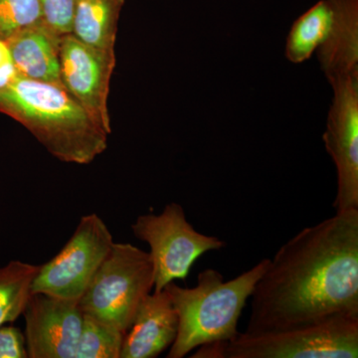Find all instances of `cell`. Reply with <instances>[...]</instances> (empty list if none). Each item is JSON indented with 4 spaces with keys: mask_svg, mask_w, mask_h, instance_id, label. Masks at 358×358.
I'll use <instances>...</instances> for the list:
<instances>
[{
    "mask_svg": "<svg viewBox=\"0 0 358 358\" xmlns=\"http://www.w3.org/2000/svg\"><path fill=\"white\" fill-rule=\"evenodd\" d=\"M0 114L22 124L60 162L89 164L108 148L110 134L60 85L17 74L0 89Z\"/></svg>",
    "mask_w": 358,
    "mask_h": 358,
    "instance_id": "cell-2",
    "label": "cell"
},
{
    "mask_svg": "<svg viewBox=\"0 0 358 358\" xmlns=\"http://www.w3.org/2000/svg\"><path fill=\"white\" fill-rule=\"evenodd\" d=\"M334 99L324 134L338 176L336 212L358 209V73L329 80Z\"/></svg>",
    "mask_w": 358,
    "mask_h": 358,
    "instance_id": "cell-8",
    "label": "cell"
},
{
    "mask_svg": "<svg viewBox=\"0 0 358 358\" xmlns=\"http://www.w3.org/2000/svg\"><path fill=\"white\" fill-rule=\"evenodd\" d=\"M154 265L148 252L133 244H113L79 300L84 315L126 334L138 306L154 291Z\"/></svg>",
    "mask_w": 358,
    "mask_h": 358,
    "instance_id": "cell-5",
    "label": "cell"
},
{
    "mask_svg": "<svg viewBox=\"0 0 358 358\" xmlns=\"http://www.w3.org/2000/svg\"><path fill=\"white\" fill-rule=\"evenodd\" d=\"M124 0H77L71 34L83 43L115 52L117 22Z\"/></svg>",
    "mask_w": 358,
    "mask_h": 358,
    "instance_id": "cell-14",
    "label": "cell"
},
{
    "mask_svg": "<svg viewBox=\"0 0 358 358\" xmlns=\"http://www.w3.org/2000/svg\"><path fill=\"white\" fill-rule=\"evenodd\" d=\"M16 76L17 72L14 67L8 46L6 41L0 39V89L10 83Z\"/></svg>",
    "mask_w": 358,
    "mask_h": 358,
    "instance_id": "cell-21",
    "label": "cell"
},
{
    "mask_svg": "<svg viewBox=\"0 0 358 358\" xmlns=\"http://www.w3.org/2000/svg\"><path fill=\"white\" fill-rule=\"evenodd\" d=\"M131 231L134 237L150 246L154 265V291H162L174 280L185 281L197 259L220 250L225 242L195 230L180 204L171 202L159 214L138 216Z\"/></svg>",
    "mask_w": 358,
    "mask_h": 358,
    "instance_id": "cell-6",
    "label": "cell"
},
{
    "mask_svg": "<svg viewBox=\"0 0 358 358\" xmlns=\"http://www.w3.org/2000/svg\"><path fill=\"white\" fill-rule=\"evenodd\" d=\"M0 358H28L24 334L17 327H0Z\"/></svg>",
    "mask_w": 358,
    "mask_h": 358,
    "instance_id": "cell-20",
    "label": "cell"
},
{
    "mask_svg": "<svg viewBox=\"0 0 358 358\" xmlns=\"http://www.w3.org/2000/svg\"><path fill=\"white\" fill-rule=\"evenodd\" d=\"M115 68V52L94 48L71 33L61 38L60 76L63 88L109 134H112V122L108 100Z\"/></svg>",
    "mask_w": 358,
    "mask_h": 358,
    "instance_id": "cell-9",
    "label": "cell"
},
{
    "mask_svg": "<svg viewBox=\"0 0 358 358\" xmlns=\"http://www.w3.org/2000/svg\"><path fill=\"white\" fill-rule=\"evenodd\" d=\"M22 315L28 358H75L84 320L79 301L32 294Z\"/></svg>",
    "mask_w": 358,
    "mask_h": 358,
    "instance_id": "cell-10",
    "label": "cell"
},
{
    "mask_svg": "<svg viewBox=\"0 0 358 358\" xmlns=\"http://www.w3.org/2000/svg\"><path fill=\"white\" fill-rule=\"evenodd\" d=\"M334 18L317 57L327 79L358 73V0H333Z\"/></svg>",
    "mask_w": 358,
    "mask_h": 358,
    "instance_id": "cell-13",
    "label": "cell"
},
{
    "mask_svg": "<svg viewBox=\"0 0 358 358\" xmlns=\"http://www.w3.org/2000/svg\"><path fill=\"white\" fill-rule=\"evenodd\" d=\"M358 315L326 319L266 333H238L221 343L220 358H357Z\"/></svg>",
    "mask_w": 358,
    "mask_h": 358,
    "instance_id": "cell-4",
    "label": "cell"
},
{
    "mask_svg": "<svg viewBox=\"0 0 358 358\" xmlns=\"http://www.w3.org/2000/svg\"><path fill=\"white\" fill-rule=\"evenodd\" d=\"M124 338L120 329L84 315L75 358H121Z\"/></svg>",
    "mask_w": 358,
    "mask_h": 358,
    "instance_id": "cell-17",
    "label": "cell"
},
{
    "mask_svg": "<svg viewBox=\"0 0 358 358\" xmlns=\"http://www.w3.org/2000/svg\"><path fill=\"white\" fill-rule=\"evenodd\" d=\"M113 244L112 233L100 216L96 213L83 216L62 250L40 266L32 294L79 301Z\"/></svg>",
    "mask_w": 358,
    "mask_h": 358,
    "instance_id": "cell-7",
    "label": "cell"
},
{
    "mask_svg": "<svg viewBox=\"0 0 358 358\" xmlns=\"http://www.w3.org/2000/svg\"><path fill=\"white\" fill-rule=\"evenodd\" d=\"M334 18L333 0H320L294 21L287 38L286 57L294 64L308 60L326 40Z\"/></svg>",
    "mask_w": 358,
    "mask_h": 358,
    "instance_id": "cell-15",
    "label": "cell"
},
{
    "mask_svg": "<svg viewBox=\"0 0 358 358\" xmlns=\"http://www.w3.org/2000/svg\"><path fill=\"white\" fill-rule=\"evenodd\" d=\"M39 0H0V39L43 22Z\"/></svg>",
    "mask_w": 358,
    "mask_h": 358,
    "instance_id": "cell-18",
    "label": "cell"
},
{
    "mask_svg": "<svg viewBox=\"0 0 358 358\" xmlns=\"http://www.w3.org/2000/svg\"><path fill=\"white\" fill-rule=\"evenodd\" d=\"M245 333L358 315V209L303 228L268 259L252 292Z\"/></svg>",
    "mask_w": 358,
    "mask_h": 358,
    "instance_id": "cell-1",
    "label": "cell"
},
{
    "mask_svg": "<svg viewBox=\"0 0 358 358\" xmlns=\"http://www.w3.org/2000/svg\"><path fill=\"white\" fill-rule=\"evenodd\" d=\"M39 267L18 260L0 267V327L23 315Z\"/></svg>",
    "mask_w": 358,
    "mask_h": 358,
    "instance_id": "cell-16",
    "label": "cell"
},
{
    "mask_svg": "<svg viewBox=\"0 0 358 358\" xmlns=\"http://www.w3.org/2000/svg\"><path fill=\"white\" fill-rule=\"evenodd\" d=\"M267 264L263 259L227 282L218 271L206 268L199 273L194 288L167 284L164 289L178 317V336L167 357L182 358L200 346L234 338L242 310Z\"/></svg>",
    "mask_w": 358,
    "mask_h": 358,
    "instance_id": "cell-3",
    "label": "cell"
},
{
    "mask_svg": "<svg viewBox=\"0 0 358 358\" xmlns=\"http://www.w3.org/2000/svg\"><path fill=\"white\" fill-rule=\"evenodd\" d=\"M62 36L43 21L7 39L6 42L17 74L35 81L62 86L60 76Z\"/></svg>",
    "mask_w": 358,
    "mask_h": 358,
    "instance_id": "cell-12",
    "label": "cell"
},
{
    "mask_svg": "<svg viewBox=\"0 0 358 358\" xmlns=\"http://www.w3.org/2000/svg\"><path fill=\"white\" fill-rule=\"evenodd\" d=\"M77 0H39L45 23L60 35L70 34Z\"/></svg>",
    "mask_w": 358,
    "mask_h": 358,
    "instance_id": "cell-19",
    "label": "cell"
},
{
    "mask_svg": "<svg viewBox=\"0 0 358 358\" xmlns=\"http://www.w3.org/2000/svg\"><path fill=\"white\" fill-rule=\"evenodd\" d=\"M178 331V317L166 289L148 294L124 334L121 358H155L171 348Z\"/></svg>",
    "mask_w": 358,
    "mask_h": 358,
    "instance_id": "cell-11",
    "label": "cell"
}]
</instances>
